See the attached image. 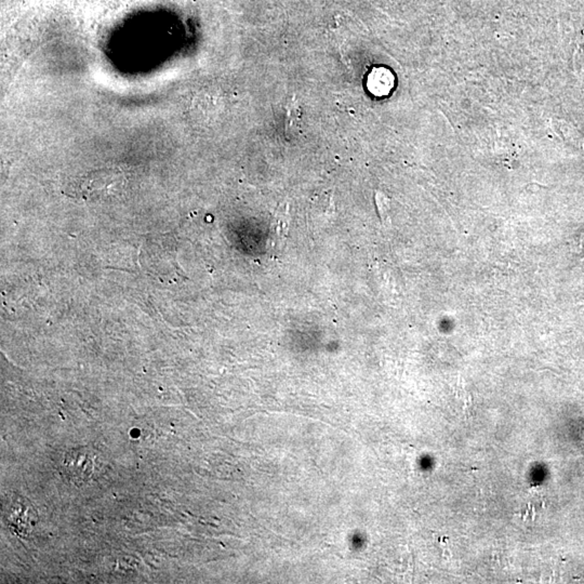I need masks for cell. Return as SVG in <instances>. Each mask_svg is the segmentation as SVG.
Listing matches in <instances>:
<instances>
[{"label":"cell","instance_id":"cell-3","mask_svg":"<svg viewBox=\"0 0 584 584\" xmlns=\"http://www.w3.org/2000/svg\"><path fill=\"white\" fill-rule=\"evenodd\" d=\"M376 81L377 83L379 81V84L371 86L370 90L376 95H387L392 89L394 78L391 75L389 70H385V68H379V70H373L369 78V83H376Z\"/></svg>","mask_w":584,"mask_h":584},{"label":"cell","instance_id":"cell-4","mask_svg":"<svg viewBox=\"0 0 584 584\" xmlns=\"http://www.w3.org/2000/svg\"><path fill=\"white\" fill-rule=\"evenodd\" d=\"M375 202L377 206L378 213L383 224H389V199L383 193H375Z\"/></svg>","mask_w":584,"mask_h":584},{"label":"cell","instance_id":"cell-1","mask_svg":"<svg viewBox=\"0 0 584 584\" xmlns=\"http://www.w3.org/2000/svg\"><path fill=\"white\" fill-rule=\"evenodd\" d=\"M6 518L17 534L26 536L35 526L37 515L28 501L21 497H12L6 505Z\"/></svg>","mask_w":584,"mask_h":584},{"label":"cell","instance_id":"cell-2","mask_svg":"<svg viewBox=\"0 0 584 584\" xmlns=\"http://www.w3.org/2000/svg\"><path fill=\"white\" fill-rule=\"evenodd\" d=\"M64 467L72 482L84 483L93 475L95 467L93 454L86 448L72 449L65 456Z\"/></svg>","mask_w":584,"mask_h":584},{"label":"cell","instance_id":"cell-5","mask_svg":"<svg viewBox=\"0 0 584 584\" xmlns=\"http://www.w3.org/2000/svg\"><path fill=\"white\" fill-rule=\"evenodd\" d=\"M300 119V113H299V106H298L297 102L295 100H292L291 105H290L289 108H288V114H287V121H286V133L289 131V129H291V133L295 130V127H298L295 125V123H299Z\"/></svg>","mask_w":584,"mask_h":584}]
</instances>
